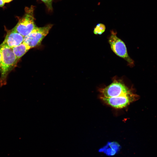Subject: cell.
<instances>
[{"label": "cell", "mask_w": 157, "mask_h": 157, "mask_svg": "<svg viewBox=\"0 0 157 157\" xmlns=\"http://www.w3.org/2000/svg\"><path fill=\"white\" fill-rule=\"evenodd\" d=\"M1 58L0 62V87L7 83L8 74L16 66L19 60L14 54L12 48L2 43L0 45Z\"/></svg>", "instance_id": "1"}, {"label": "cell", "mask_w": 157, "mask_h": 157, "mask_svg": "<svg viewBox=\"0 0 157 157\" xmlns=\"http://www.w3.org/2000/svg\"><path fill=\"white\" fill-rule=\"evenodd\" d=\"M117 33L112 30L109 38L108 42L112 50L117 56L123 58L131 67L135 65L133 60L129 56L124 42L118 37Z\"/></svg>", "instance_id": "2"}, {"label": "cell", "mask_w": 157, "mask_h": 157, "mask_svg": "<svg viewBox=\"0 0 157 157\" xmlns=\"http://www.w3.org/2000/svg\"><path fill=\"white\" fill-rule=\"evenodd\" d=\"M34 7L26 8L25 13L13 29L24 37L28 35L36 27L34 12Z\"/></svg>", "instance_id": "3"}, {"label": "cell", "mask_w": 157, "mask_h": 157, "mask_svg": "<svg viewBox=\"0 0 157 157\" xmlns=\"http://www.w3.org/2000/svg\"><path fill=\"white\" fill-rule=\"evenodd\" d=\"M52 26L49 24L42 27L36 26L27 35L24 37L23 42L31 48L39 45L48 34Z\"/></svg>", "instance_id": "4"}, {"label": "cell", "mask_w": 157, "mask_h": 157, "mask_svg": "<svg viewBox=\"0 0 157 157\" xmlns=\"http://www.w3.org/2000/svg\"><path fill=\"white\" fill-rule=\"evenodd\" d=\"M99 91L101 96L106 98L118 97L132 92L122 81L115 79L108 86L100 88Z\"/></svg>", "instance_id": "5"}, {"label": "cell", "mask_w": 157, "mask_h": 157, "mask_svg": "<svg viewBox=\"0 0 157 157\" xmlns=\"http://www.w3.org/2000/svg\"><path fill=\"white\" fill-rule=\"evenodd\" d=\"M138 95L131 92L118 97L106 98L101 96L100 98L106 104L116 108L125 107L131 103L140 98Z\"/></svg>", "instance_id": "6"}, {"label": "cell", "mask_w": 157, "mask_h": 157, "mask_svg": "<svg viewBox=\"0 0 157 157\" xmlns=\"http://www.w3.org/2000/svg\"><path fill=\"white\" fill-rule=\"evenodd\" d=\"M24 37L13 29L7 33L3 43L12 48L23 42Z\"/></svg>", "instance_id": "7"}, {"label": "cell", "mask_w": 157, "mask_h": 157, "mask_svg": "<svg viewBox=\"0 0 157 157\" xmlns=\"http://www.w3.org/2000/svg\"><path fill=\"white\" fill-rule=\"evenodd\" d=\"M12 49L14 54L19 60L28 52L31 48L23 42L19 45Z\"/></svg>", "instance_id": "8"}, {"label": "cell", "mask_w": 157, "mask_h": 157, "mask_svg": "<svg viewBox=\"0 0 157 157\" xmlns=\"http://www.w3.org/2000/svg\"><path fill=\"white\" fill-rule=\"evenodd\" d=\"M106 27L104 24L99 23L97 24L93 29V32L96 35H101L105 31Z\"/></svg>", "instance_id": "9"}, {"label": "cell", "mask_w": 157, "mask_h": 157, "mask_svg": "<svg viewBox=\"0 0 157 157\" xmlns=\"http://www.w3.org/2000/svg\"><path fill=\"white\" fill-rule=\"evenodd\" d=\"M44 3L48 9L51 11L52 10V2L53 0H41Z\"/></svg>", "instance_id": "10"}, {"label": "cell", "mask_w": 157, "mask_h": 157, "mask_svg": "<svg viewBox=\"0 0 157 157\" xmlns=\"http://www.w3.org/2000/svg\"><path fill=\"white\" fill-rule=\"evenodd\" d=\"M5 3L3 0H0V7L3 6L4 5Z\"/></svg>", "instance_id": "11"}, {"label": "cell", "mask_w": 157, "mask_h": 157, "mask_svg": "<svg viewBox=\"0 0 157 157\" xmlns=\"http://www.w3.org/2000/svg\"><path fill=\"white\" fill-rule=\"evenodd\" d=\"M4 3H9L11 1L13 0H3Z\"/></svg>", "instance_id": "12"}, {"label": "cell", "mask_w": 157, "mask_h": 157, "mask_svg": "<svg viewBox=\"0 0 157 157\" xmlns=\"http://www.w3.org/2000/svg\"><path fill=\"white\" fill-rule=\"evenodd\" d=\"M1 50L0 49V62L1 60Z\"/></svg>", "instance_id": "13"}]
</instances>
